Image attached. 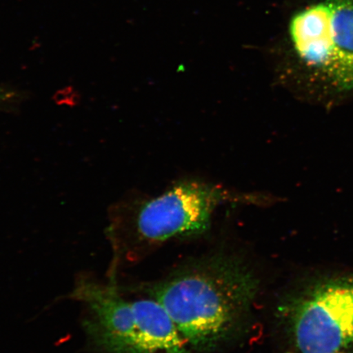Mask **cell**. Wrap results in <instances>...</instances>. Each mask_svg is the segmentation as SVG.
<instances>
[{"label": "cell", "instance_id": "1", "mask_svg": "<svg viewBox=\"0 0 353 353\" xmlns=\"http://www.w3.org/2000/svg\"><path fill=\"white\" fill-rule=\"evenodd\" d=\"M259 281L241 260L214 256L190 265L152 287L192 350L210 352L242 327Z\"/></svg>", "mask_w": 353, "mask_h": 353}, {"label": "cell", "instance_id": "2", "mask_svg": "<svg viewBox=\"0 0 353 353\" xmlns=\"http://www.w3.org/2000/svg\"><path fill=\"white\" fill-rule=\"evenodd\" d=\"M234 196L222 188L189 181L138 205L114 206L107 228L113 259L131 242L157 244L204 232L216 210Z\"/></svg>", "mask_w": 353, "mask_h": 353}, {"label": "cell", "instance_id": "3", "mask_svg": "<svg viewBox=\"0 0 353 353\" xmlns=\"http://www.w3.org/2000/svg\"><path fill=\"white\" fill-rule=\"evenodd\" d=\"M300 353H336L353 344V281L319 287L289 307Z\"/></svg>", "mask_w": 353, "mask_h": 353}, {"label": "cell", "instance_id": "4", "mask_svg": "<svg viewBox=\"0 0 353 353\" xmlns=\"http://www.w3.org/2000/svg\"><path fill=\"white\" fill-rule=\"evenodd\" d=\"M135 316V353H192L174 321L157 300H131Z\"/></svg>", "mask_w": 353, "mask_h": 353}, {"label": "cell", "instance_id": "5", "mask_svg": "<svg viewBox=\"0 0 353 353\" xmlns=\"http://www.w3.org/2000/svg\"><path fill=\"white\" fill-rule=\"evenodd\" d=\"M290 30L300 57L326 72L333 47L332 20L328 3L316 4L298 13L291 21Z\"/></svg>", "mask_w": 353, "mask_h": 353}, {"label": "cell", "instance_id": "6", "mask_svg": "<svg viewBox=\"0 0 353 353\" xmlns=\"http://www.w3.org/2000/svg\"><path fill=\"white\" fill-rule=\"evenodd\" d=\"M332 20L333 47L326 73L343 88L353 87V0H326Z\"/></svg>", "mask_w": 353, "mask_h": 353}, {"label": "cell", "instance_id": "7", "mask_svg": "<svg viewBox=\"0 0 353 353\" xmlns=\"http://www.w3.org/2000/svg\"><path fill=\"white\" fill-rule=\"evenodd\" d=\"M8 98V94L6 91L0 88V103H3V101H6Z\"/></svg>", "mask_w": 353, "mask_h": 353}, {"label": "cell", "instance_id": "8", "mask_svg": "<svg viewBox=\"0 0 353 353\" xmlns=\"http://www.w3.org/2000/svg\"><path fill=\"white\" fill-rule=\"evenodd\" d=\"M336 353H339V352H336Z\"/></svg>", "mask_w": 353, "mask_h": 353}]
</instances>
